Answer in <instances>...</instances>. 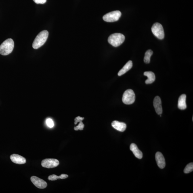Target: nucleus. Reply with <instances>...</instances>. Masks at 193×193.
<instances>
[{
	"label": "nucleus",
	"mask_w": 193,
	"mask_h": 193,
	"mask_svg": "<svg viewBox=\"0 0 193 193\" xmlns=\"http://www.w3.org/2000/svg\"><path fill=\"white\" fill-rule=\"evenodd\" d=\"M84 119V118H83V117H81L80 116L76 117V118H75V124H77L78 123L80 122L81 121H82Z\"/></svg>",
	"instance_id": "4be33fe9"
},
{
	"label": "nucleus",
	"mask_w": 193,
	"mask_h": 193,
	"mask_svg": "<svg viewBox=\"0 0 193 193\" xmlns=\"http://www.w3.org/2000/svg\"><path fill=\"white\" fill-rule=\"evenodd\" d=\"M193 170V163L192 162L189 163L186 166L184 170V173H188L192 172Z\"/></svg>",
	"instance_id": "6ab92c4d"
},
{
	"label": "nucleus",
	"mask_w": 193,
	"mask_h": 193,
	"mask_svg": "<svg viewBox=\"0 0 193 193\" xmlns=\"http://www.w3.org/2000/svg\"><path fill=\"white\" fill-rule=\"evenodd\" d=\"M186 96L185 94L180 96L178 100V107L180 110H184L186 108Z\"/></svg>",
	"instance_id": "4468645a"
},
{
	"label": "nucleus",
	"mask_w": 193,
	"mask_h": 193,
	"mask_svg": "<svg viewBox=\"0 0 193 193\" xmlns=\"http://www.w3.org/2000/svg\"><path fill=\"white\" fill-rule=\"evenodd\" d=\"M46 124H47L48 126L50 128L53 127L54 126L53 121L51 118H48L47 119Z\"/></svg>",
	"instance_id": "412c9836"
},
{
	"label": "nucleus",
	"mask_w": 193,
	"mask_h": 193,
	"mask_svg": "<svg viewBox=\"0 0 193 193\" xmlns=\"http://www.w3.org/2000/svg\"><path fill=\"white\" fill-rule=\"evenodd\" d=\"M153 53L151 50H148L145 54L144 58V61L145 63L148 64H149L150 62V58Z\"/></svg>",
	"instance_id": "a211bd4d"
},
{
	"label": "nucleus",
	"mask_w": 193,
	"mask_h": 193,
	"mask_svg": "<svg viewBox=\"0 0 193 193\" xmlns=\"http://www.w3.org/2000/svg\"><path fill=\"white\" fill-rule=\"evenodd\" d=\"M31 180L32 183L37 188L40 189H44L47 187V182L42 179H40L36 176H31Z\"/></svg>",
	"instance_id": "6e6552de"
},
{
	"label": "nucleus",
	"mask_w": 193,
	"mask_h": 193,
	"mask_svg": "<svg viewBox=\"0 0 193 193\" xmlns=\"http://www.w3.org/2000/svg\"><path fill=\"white\" fill-rule=\"evenodd\" d=\"M121 16V13L119 10L113 11L107 13L104 16L103 20L108 22H116L119 20Z\"/></svg>",
	"instance_id": "423d86ee"
},
{
	"label": "nucleus",
	"mask_w": 193,
	"mask_h": 193,
	"mask_svg": "<svg viewBox=\"0 0 193 193\" xmlns=\"http://www.w3.org/2000/svg\"><path fill=\"white\" fill-rule=\"evenodd\" d=\"M35 3L37 4H43L46 3L47 0H33Z\"/></svg>",
	"instance_id": "5701e85b"
},
{
	"label": "nucleus",
	"mask_w": 193,
	"mask_h": 193,
	"mask_svg": "<svg viewBox=\"0 0 193 193\" xmlns=\"http://www.w3.org/2000/svg\"><path fill=\"white\" fill-rule=\"evenodd\" d=\"M154 106L157 114L161 115L162 113V102L160 97L159 96H156L154 100Z\"/></svg>",
	"instance_id": "1a4fd4ad"
},
{
	"label": "nucleus",
	"mask_w": 193,
	"mask_h": 193,
	"mask_svg": "<svg viewBox=\"0 0 193 193\" xmlns=\"http://www.w3.org/2000/svg\"><path fill=\"white\" fill-rule=\"evenodd\" d=\"M68 176L66 174H63L60 176H57L55 175H50L48 177V179L50 181H55L58 179H64L68 178Z\"/></svg>",
	"instance_id": "f3484780"
},
{
	"label": "nucleus",
	"mask_w": 193,
	"mask_h": 193,
	"mask_svg": "<svg viewBox=\"0 0 193 193\" xmlns=\"http://www.w3.org/2000/svg\"><path fill=\"white\" fill-rule=\"evenodd\" d=\"M112 126L117 131L123 132L126 129L127 126L125 123L115 121L112 123Z\"/></svg>",
	"instance_id": "f8f14e48"
},
{
	"label": "nucleus",
	"mask_w": 193,
	"mask_h": 193,
	"mask_svg": "<svg viewBox=\"0 0 193 193\" xmlns=\"http://www.w3.org/2000/svg\"><path fill=\"white\" fill-rule=\"evenodd\" d=\"M10 158L13 162L17 164H24L26 163V159L20 155L14 154L10 156Z\"/></svg>",
	"instance_id": "9b49d317"
},
{
	"label": "nucleus",
	"mask_w": 193,
	"mask_h": 193,
	"mask_svg": "<svg viewBox=\"0 0 193 193\" xmlns=\"http://www.w3.org/2000/svg\"><path fill=\"white\" fill-rule=\"evenodd\" d=\"M84 126L85 125L82 122V121H81L80 122H79L78 126L75 127L74 129L75 131H78V130H82Z\"/></svg>",
	"instance_id": "aec40b11"
},
{
	"label": "nucleus",
	"mask_w": 193,
	"mask_h": 193,
	"mask_svg": "<svg viewBox=\"0 0 193 193\" xmlns=\"http://www.w3.org/2000/svg\"><path fill=\"white\" fill-rule=\"evenodd\" d=\"M153 34L159 39H162L165 37L164 29L162 25L158 23H155L151 28Z\"/></svg>",
	"instance_id": "39448f33"
},
{
	"label": "nucleus",
	"mask_w": 193,
	"mask_h": 193,
	"mask_svg": "<svg viewBox=\"0 0 193 193\" xmlns=\"http://www.w3.org/2000/svg\"><path fill=\"white\" fill-rule=\"evenodd\" d=\"M125 40V37L121 33H116L110 35L108 37V42L114 47H118Z\"/></svg>",
	"instance_id": "7ed1b4c3"
},
{
	"label": "nucleus",
	"mask_w": 193,
	"mask_h": 193,
	"mask_svg": "<svg viewBox=\"0 0 193 193\" xmlns=\"http://www.w3.org/2000/svg\"><path fill=\"white\" fill-rule=\"evenodd\" d=\"M14 47L13 40L9 38L4 41L0 46V54L7 56L12 53Z\"/></svg>",
	"instance_id": "f03ea898"
},
{
	"label": "nucleus",
	"mask_w": 193,
	"mask_h": 193,
	"mask_svg": "<svg viewBox=\"0 0 193 193\" xmlns=\"http://www.w3.org/2000/svg\"><path fill=\"white\" fill-rule=\"evenodd\" d=\"M155 158L158 166L161 169L164 168L166 162L165 159L162 153L158 152L155 155Z\"/></svg>",
	"instance_id": "9d476101"
},
{
	"label": "nucleus",
	"mask_w": 193,
	"mask_h": 193,
	"mask_svg": "<svg viewBox=\"0 0 193 193\" xmlns=\"http://www.w3.org/2000/svg\"><path fill=\"white\" fill-rule=\"evenodd\" d=\"M122 100L125 104H133L135 100V94L133 90L129 89L126 91L123 94Z\"/></svg>",
	"instance_id": "20e7f679"
},
{
	"label": "nucleus",
	"mask_w": 193,
	"mask_h": 193,
	"mask_svg": "<svg viewBox=\"0 0 193 193\" xmlns=\"http://www.w3.org/2000/svg\"><path fill=\"white\" fill-rule=\"evenodd\" d=\"M133 64L132 61L129 60L128 61L122 69L119 71L118 74V76H120L122 75L125 74V73L130 70L133 67Z\"/></svg>",
	"instance_id": "2eb2a0df"
},
{
	"label": "nucleus",
	"mask_w": 193,
	"mask_h": 193,
	"mask_svg": "<svg viewBox=\"0 0 193 193\" xmlns=\"http://www.w3.org/2000/svg\"><path fill=\"white\" fill-rule=\"evenodd\" d=\"M59 161L57 159L48 158L44 159L42 161V166L47 169L53 168L59 165Z\"/></svg>",
	"instance_id": "0eeeda50"
},
{
	"label": "nucleus",
	"mask_w": 193,
	"mask_h": 193,
	"mask_svg": "<svg viewBox=\"0 0 193 193\" xmlns=\"http://www.w3.org/2000/svg\"><path fill=\"white\" fill-rule=\"evenodd\" d=\"M144 75L148 78V79L145 81V83L146 84H150L153 83L156 79L154 73L151 72V71L144 72Z\"/></svg>",
	"instance_id": "dca6fc26"
},
{
	"label": "nucleus",
	"mask_w": 193,
	"mask_h": 193,
	"mask_svg": "<svg viewBox=\"0 0 193 193\" xmlns=\"http://www.w3.org/2000/svg\"><path fill=\"white\" fill-rule=\"evenodd\" d=\"M49 33L48 31L44 30L40 32L35 38L33 43V47L35 49H37L41 47L47 41Z\"/></svg>",
	"instance_id": "f257e3e1"
},
{
	"label": "nucleus",
	"mask_w": 193,
	"mask_h": 193,
	"mask_svg": "<svg viewBox=\"0 0 193 193\" xmlns=\"http://www.w3.org/2000/svg\"><path fill=\"white\" fill-rule=\"evenodd\" d=\"M130 149L136 158L140 159L142 158V153L138 148L137 146L135 144H132L130 147Z\"/></svg>",
	"instance_id": "ddd939ff"
}]
</instances>
